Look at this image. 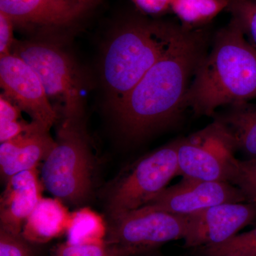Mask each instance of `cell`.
Returning a JSON list of instances; mask_svg holds the SVG:
<instances>
[{"label": "cell", "mask_w": 256, "mask_h": 256, "mask_svg": "<svg viewBox=\"0 0 256 256\" xmlns=\"http://www.w3.org/2000/svg\"><path fill=\"white\" fill-rule=\"evenodd\" d=\"M229 2L230 0H172L171 11L184 28L198 30L227 10Z\"/></svg>", "instance_id": "e0dca14e"}, {"label": "cell", "mask_w": 256, "mask_h": 256, "mask_svg": "<svg viewBox=\"0 0 256 256\" xmlns=\"http://www.w3.org/2000/svg\"><path fill=\"white\" fill-rule=\"evenodd\" d=\"M33 245L22 234L0 228V256H35Z\"/></svg>", "instance_id": "7402d4cb"}, {"label": "cell", "mask_w": 256, "mask_h": 256, "mask_svg": "<svg viewBox=\"0 0 256 256\" xmlns=\"http://www.w3.org/2000/svg\"><path fill=\"white\" fill-rule=\"evenodd\" d=\"M21 109L2 94L0 97V124L20 120Z\"/></svg>", "instance_id": "484cf974"}, {"label": "cell", "mask_w": 256, "mask_h": 256, "mask_svg": "<svg viewBox=\"0 0 256 256\" xmlns=\"http://www.w3.org/2000/svg\"><path fill=\"white\" fill-rule=\"evenodd\" d=\"M214 116L232 138L236 150L256 158V104H234L226 112Z\"/></svg>", "instance_id": "2e32d148"}, {"label": "cell", "mask_w": 256, "mask_h": 256, "mask_svg": "<svg viewBox=\"0 0 256 256\" xmlns=\"http://www.w3.org/2000/svg\"><path fill=\"white\" fill-rule=\"evenodd\" d=\"M56 146L50 131L42 128L23 133L0 146V172L8 182L14 175L36 168Z\"/></svg>", "instance_id": "5bb4252c"}, {"label": "cell", "mask_w": 256, "mask_h": 256, "mask_svg": "<svg viewBox=\"0 0 256 256\" xmlns=\"http://www.w3.org/2000/svg\"><path fill=\"white\" fill-rule=\"evenodd\" d=\"M246 202L242 190L224 182L184 178L181 182L165 188L146 206L168 213L190 215L225 203Z\"/></svg>", "instance_id": "30bf717a"}, {"label": "cell", "mask_w": 256, "mask_h": 256, "mask_svg": "<svg viewBox=\"0 0 256 256\" xmlns=\"http://www.w3.org/2000/svg\"><path fill=\"white\" fill-rule=\"evenodd\" d=\"M256 98V48L234 18L214 36L188 88L185 106L214 116L220 106Z\"/></svg>", "instance_id": "7a4b0ae2"}, {"label": "cell", "mask_w": 256, "mask_h": 256, "mask_svg": "<svg viewBox=\"0 0 256 256\" xmlns=\"http://www.w3.org/2000/svg\"><path fill=\"white\" fill-rule=\"evenodd\" d=\"M228 133L217 121L188 138L178 140V174L184 178L232 184L238 160Z\"/></svg>", "instance_id": "ba28073f"}, {"label": "cell", "mask_w": 256, "mask_h": 256, "mask_svg": "<svg viewBox=\"0 0 256 256\" xmlns=\"http://www.w3.org/2000/svg\"><path fill=\"white\" fill-rule=\"evenodd\" d=\"M0 84L5 97L50 131L56 112L40 77L28 64L12 53L0 58Z\"/></svg>", "instance_id": "9c48e42d"}, {"label": "cell", "mask_w": 256, "mask_h": 256, "mask_svg": "<svg viewBox=\"0 0 256 256\" xmlns=\"http://www.w3.org/2000/svg\"><path fill=\"white\" fill-rule=\"evenodd\" d=\"M182 30L180 24L136 14L114 30L102 60V78L112 108L136 86L166 53Z\"/></svg>", "instance_id": "3957f363"}, {"label": "cell", "mask_w": 256, "mask_h": 256, "mask_svg": "<svg viewBox=\"0 0 256 256\" xmlns=\"http://www.w3.org/2000/svg\"><path fill=\"white\" fill-rule=\"evenodd\" d=\"M92 6L79 0H0V12L14 26L42 30L70 26Z\"/></svg>", "instance_id": "7c38bea8"}, {"label": "cell", "mask_w": 256, "mask_h": 256, "mask_svg": "<svg viewBox=\"0 0 256 256\" xmlns=\"http://www.w3.org/2000/svg\"><path fill=\"white\" fill-rule=\"evenodd\" d=\"M108 225L100 215L85 207L70 214L67 240L72 244H104Z\"/></svg>", "instance_id": "ac0fdd59"}, {"label": "cell", "mask_w": 256, "mask_h": 256, "mask_svg": "<svg viewBox=\"0 0 256 256\" xmlns=\"http://www.w3.org/2000/svg\"><path fill=\"white\" fill-rule=\"evenodd\" d=\"M14 28L11 18L0 12V58L12 54L15 42Z\"/></svg>", "instance_id": "cb8c5ba5"}, {"label": "cell", "mask_w": 256, "mask_h": 256, "mask_svg": "<svg viewBox=\"0 0 256 256\" xmlns=\"http://www.w3.org/2000/svg\"><path fill=\"white\" fill-rule=\"evenodd\" d=\"M256 218V203H225L188 215L186 248L218 245Z\"/></svg>", "instance_id": "8fae6325"}, {"label": "cell", "mask_w": 256, "mask_h": 256, "mask_svg": "<svg viewBox=\"0 0 256 256\" xmlns=\"http://www.w3.org/2000/svg\"><path fill=\"white\" fill-rule=\"evenodd\" d=\"M140 12L144 15L163 16L171 11L172 0H132Z\"/></svg>", "instance_id": "d4e9b609"}, {"label": "cell", "mask_w": 256, "mask_h": 256, "mask_svg": "<svg viewBox=\"0 0 256 256\" xmlns=\"http://www.w3.org/2000/svg\"><path fill=\"white\" fill-rule=\"evenodd\" d=\"M226 10L256 48V0H230Z\"/></svg>", "instance_id": "ffe728a7"}, {"label": "cell", "mask_w": 256, "mask_h": 256, "mask_svg": "<svg viewBox=\"0 0 256 256\" xmlns=\"http://www.w3.org/2000/svg\"><path fill=\"white\" fill-rule=\"evenodd\" d=\"M12 53L36 72L50 99L63 104L66 119L80 120L84 108L82 82L75 64L65 50L44 40H15Z\"/></svg>", "instance_id": "52a82bcc"}, {"label": "cell", "mask_w": 256, "mask_h": 256, "mask_svg": "<svg viewBox=\"0 0 256 256\" xmlns=\"http://www.w3.org/2000/svg\"><path fill=\"white\" fill-rule=\"evenodd\" d=\"M202 256H256V228L218 245L198 248Z\"/></svg>", "instance_id": "d6986e66"}, {"label": "cell", "mask_w": 256, "mask_h": 256, "mask_svg": "<svg viewBox=\"0 0 256 256\" xmlns=\"http://www.w3.org/2000/svg\"><path fill=\"white\" fill-rule=\"evenodd\" d=\"M178 140L140 158L122 172L108 196L110 218L146 206L178 174Z\"/></svg>", "instance_id": "8992f818"}, {"label": "cell", "mask_w": 256, "mask_h": 256, "mask_svg": "<svg viewBox=\"0 0 256 256\" xmlns=\"http://www.w3.org/2000/svg\"><path fill=\"white\" fill-rule=\"evenodd\" d=\"M50 256H107L104 244H72L67 242L55 247Z\"/></svg>", "instance_id": "603a6c76"}, {"label": "cell", "mask_w": 256, "mask_h": 256, "mask_svg": "<svg viewBox=\"0 0 256 256\" xmlns=\"http://www.w3.org/2000/svg\"><path fill=\"white\" fill-rule=\"evenodd\" d=\"M79 1L84 2H86L88 3V4L94 5L96 4V2L98 1V0H79Z\"/></svg>", "instance_id": "4316f807"}, {"label": "cell", "mask_w": 256, "mask_h": 256, "mask_svg": "<svg viewBox=\"0 0 256 256\" xmlns=\"http://www.w3.org/2000/svg\"><path fill=\"white\" fill-rule=\"evenodd\" d=\"M92 156L80 120L65 119L56 146L44 161L42 183L64 203L79 205L92 193Z\"/></svg>", "instance_id": "277c9868"}, {"label": "cell", "mask_w": 256, "mask_h": 256, "mask_svg": "<svg viewBox=\"0 0 256 256\" xmlns=\"http://www.w3.org/2000/svg\"><path fill=\"white\" fill-rule=\"evenodd\" d=\"M36 168L9 178L0 198V228L22 234L24 225L42 198Z\"/></svg>", "instance_id": "4fadbf2b"}, {"label": "cell", "mask_w": 256, "mask_h": 256, "mask_svg": "<svg viewBox=\"0 0 256 256\" xmlns=\"http://www.w3.org/2000/svg\"><path fill=\"white\" fill-rule=\"evenodd\" d=\"M210 34L182 26L176 40L131 92L112 108L121 132L140 140L174 124L198 64L206 54Z\"/></svg>", "instance_id": "6da1fadb"}, {"label": "cell", "mask_w": 256, "mask_h": 256, "mask_svg": "<svg viewBox=\"0 0 256 256\" xmlns=\"http://www.w3.org/2000/svg\"><path fill=\"white\" fill-rule=\"evenodd\" d=\"M72 213L57 198H42L28 216L22 235L33 244H45L66 233Z\"/></svg>", "instance_id": "9a60e30c"}, {"label": "cell", "mask_w": 256, "mask_h": 256, "mask_svg": "<svg viewBox=\"0 0 256 256\" xmlns=\"http://www.w3.org/2000/svg\"><path fill=\"white\" fill-rule=\"evenodd\" d=\"M104 245L107 256H134L165 242L184 238L188 215L144 206L110 218Z\"/></svg>", "instance_id": "5b68a950"}, {"label": "cell", "mask_w": 256, "mask_h": 256, "mask_svg": "<svg viewBox=\"0 0 256 256\" xmlns=\"http://www.w3.org/2000/svg\"><path fill=\"white\" fill-rule=\"evenodd\" d=\"M232 184L242 190L247 202L256 203V158L238 160Z\"/></svg>", "instance_id": "44dd1931"}]
</instances>
